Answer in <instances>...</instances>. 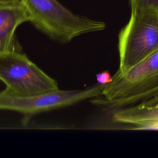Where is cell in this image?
I'll use <instances>...</instances> for the list:
<instances>
[{
  "mask_svg": "<svg viewBox=\"0 0 158 158\" xmlns=\"http://www.w3.org/2000/svg\"><path fill=\"white\" fill-rule=\"evenodd\" d=\"M96 78L98 83L99 85H106L112 81V77L108 71H104L98 73Z\"/></svg>",
  "mask_w": 158,
  "mask_h": 158,
  "instance_id": "cell-9",
  "label": "cell"
},
{
  "mask_svg": "<svg viewBox=\"0 0 158 158\" xmlns=\"http://www.w3.org/2000/svg\"><path fill=\"white\" fill-rule=\"evenodd\" d=\"M158 88V49L124 73L116 72L104 85L101 96L91 102L116 109L136 103L145 94Z\"/></svg>",
  "mask_w": 158,
  "mask_h": 158,
  "instance_id": "cell-2",
  "label": "cell"
},
{
  "mask_svg": "<svg viewBox=\"0 0 158 158\" xmlns=\"http://www.w3.org/2000/svg\"><path fill=\"white\" fill-rule=\"evenodd\" d=\"M127 24L118 34L120 65L124 73L158 49V10L131 9Z\"/></svg>",
  "mask_w": 158,
  "mask_h": 158,
  "instance_id": "cell-3",
  "label": "cell"
},
{
  "mask_svg": "<svg viewBox=\"0 0 158 158\" xmlns=\"http://www.w3.org/2000/svg\"><path fill=\"white\" fill-rule=\"evenodd\" d=\"M0 80L6 93L30 96L59 89L57 81L48 76L19 51L0 53Z\"/></svg>",
  "mask_w": 158,
  "mask_h": 158,
  "instance_id": "cell-4",
  "label": "cell"
},
{
  "mask_svg": "<svg viewBox=\"0 0 158 158\" xmlns=\"http://www.w3.org/2000/svg\"><path fill=\"white\" fill-rule=\"evenodd\" d=\"M30 22V15L20 1L0 3V53L19 51L15 31L22 23Z\"/></svg>",
  "mask_w": 158,
  "mask_h": 158,
  "instance_id": "cell-7",
  "label": "cell"
},
{
  "mask_svg": "<svg viewBox=\"0 0 158 158\" xmlns=\"http://www.w3.org/2000/svg\"><path fill=\"white\" fill-rule=\"evenodd\" d=\"M156 95H158V88H156V89H154L151 91L150 92H149V93L145 94L144 95H143V96L139 99V100L137 102H140V101H143V100H144V99H148V98H151V97H152V96H156ZM137 102H136V103H137Z\"/></svg>",
  "mask_w": 158,
  "mask_h": 158,
  "instance_id": "cell-10",
  "label": "cell"
},
{
  "mask_svg": "<svg viewBox=\"0 0 158 158\" xmlns=\"http://www.w3.org/2000/svg\"><path fill=\"white\" fill-rule=\"evenodd\" d=\"M131 9L153 8L158 10V0H130Z\"/></svg>",
  "mask_w": 158,
  "mask_h": 158,
  "instance_id": "cell-8",
  "label": "cell"
},
{
  "mask_svg": "<svg viewBox=\"0 0 158 158\" xmlns=\"http://www.w3.org/2000/svg\"><path fill=\"white\" fill-rule=\"evenodd\" d=\"M112 121L133 130H158V95L136 104L114 109Z\"/></svg>",
  "mask_w": 158,
  "mask_h": 158,
  "instance_id": "cell-6",
  "label": "cell"
},
{
  "mask_svg": "<svg viewBox=\"0 0 158 158\" xmlns=\"http://www.w3.org/2000/svg\"><path fill=\"white\" fill-rule=\"evenodd\" d=\"M20 2V0H0V3H12Z\"/></svg>",
  "mask_w": 158,
  "mask_h": 158,
  "instance_id": "cell-11",
  "label": "cell"
},
{
  "mask_svg": "<svg viewBox=\"0 0 158 158\" xmlns=\"http://www.w3.org/2000/svg\"><path fill=\"white\" fill-rule=\"evenodd\" d=\"M104 85L98 83L85 89H57L30 96H16L2 91L0 92V110L32 115L101 96Z\"/></svg>",
  "mask_w": 158,
  "mask_h": 158,
  "instance_id": "cell-5",
  "label": "cell"
},
{
  "mask_svg": "<svg viewBox=\"0 0 158 158\" xmlns=\"http://www.w3.org/2000/svg\"><path fill=\"white\" fill-rule=\"evenodd\" d=\"M30 22L51 40L65 44L75 38L104 30L106 23L73 13L57 0H20Z\"/></svg>",
  "mask_w": 158,
  "mask_h": 158,
  "instance_id": "cell-1",
  "label": "cell"
}]
</instances>
